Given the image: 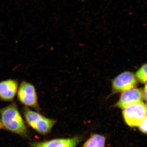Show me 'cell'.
Here are the masks:
<instances>
[{
    "mask_svg": "<svg viewBox=\"0 0 147 147\" xmlns=\"http://www.w3.org/2000/svg\"><path fill=\"white\" fill-rule=\"evenodd\" d=\"M0 117L1 127L22 136L26 135V127L15 102L0 109Z\"/></svg>",
    "mask_w": 147,
    "mask_h": 147,
    "instance_id": "6da1fadb",
    "label": "cell"
},
{
    "mask_svg": "<svg viewBox=\"0 0 147 147\" xmlns=\"http://www.w3.org/2000/svg\"><path fill=\"white\" fill-rule=\"evenodd\" d=\"M24 113L29 126L41 134H45L49 132L56 123V121L47 118L28 108H24Z\"/></svg>",
    "mask_w": 147,
    "mask_h": 147,
    "instance_id": "7a4b0ae2",
    "label": "cell"
},
{
    "mask_svg": "<svg viewBox=\"0 0 147 147\" xmlns=\"http://www.w3.org/2000/svg\"><path fill=\"white\" fill-rule=\"evenodd\" d=\"M123 115L129 126L138 127L147 117V104L142 101L129 105L123 109Z\"/></svg>",
    "mask_w": 147,
    "mask_h": 147,
    "instance_id": "3957f363",
    "label": "cell"
},
{
    "mask_svg": "<svg viewBox=\"0 0 147 147\" xmlns=\"http://www.w3.org/2000/svg\"><path fill=\"white\" fill-rule=\"evenodd\" d=\"M18 99L27 107L37 109L38 100L36 90L31 83L23 81L20 83L17 93Z\"/></svg>",
    "mask_w": 147,
    "mask_h": 147,
    "instance_id": "277c9868",
    "label": "cell"
},
{
    "mask_svg": "<svg viewBox=\"0 0 147 147\" xmlns=\"http://www.w3.org/2000/svg\"><path fill=\"white\" fill-rule=\"evenodd\" d=\"M137 83V79L134 73L130 71H124L116 76L113 80L112 92L113 94L122 92L135 88Z\"/></svg>",
    "mask_w": 147,
    "mask_h": 147,
    "instance_id": "5b68a950",
    "label": "cell"
},
{
    "mask_svg": "<svg viewBox=\"0 0 147 147\" xmlns=\"http://www.w3.org/2000/svg\"><path fill=\"white\" fill-rule=\"evenodd\" d=\"M144 99L142 89L132 88L121 93L119 99L116 103V107L124 109L129 105L142 102Z\"/></svg>",
    "mask_w": 147,
    "mask_h": 147,
    "instance_id": "8992f818",
    "label": "cell"
},
{
    "mask_svg": "<svg viewBox=\"0 0 147 147\" xmlns=\"http://www.w3.org/2000/svg\"><path fill=\"white\" fill-rule=\"evenodd\" d=\"M18 83L16 79H8L0 82V99L11 101L17 94Z\"/></svg>",
    "mask_w": 147,
    "mask_h": 147,
    "instance_id": "52a82bcc",
    "label": "cell"
},
{
    "mask_svg": "<svg viewBox=\"0 0 147 147\" xmlns=\"http://www.w3.org/2000/svg\"><path fill=\"white\" fill-rule=\"evenodd\" d=\"M80 139L76 137L71 139H56L47 142H36L32 144V147H76Z\"/></svg>",
    "mask_w": 147,
    "mask_h": 147,
    "instance_id": "ba28073f",
    "label": "cell"
},
{
    "mask_svg": "<svg viewBox=\"0 0 147 147\" xmlns=\"http://www.w3.org/2000/svg\"><path fill=\"white\" fill-rule=\"evenodd\" d=\"M105 137L99 134H93L83 147H105Z\"/></svg>",
    "mask_w": 147,
    "mask_h": 147,
    "instance_id": "9c48e42d",
    "label": "cell"
},
{
    "mask_svg": "<svg viewBox=\"0 0 147 147\" xmlns=\"http://www.w3.org/2000/svg\"><path fill=\"white\" fill-rule=\"evenodd\" d=\"M135 76L139 82L143 84H147V63L140 67Z\"/></svg>",
    "mask_w": 147,
    "mask_h": 147,
    "instance_id": "30bf717a",
    "label": "cell"
},
{
    "mask_svg": "<svg viewBox=\"0 0 147 147\" xmlns=\"http://www.w3.org/2000/svg\"><path fill=\"white\" fill-rule=\"evenodd\" d=\"M138 127L142 132L147 134V117L142 121Z\"/></svg>",
    "mask_w": 147,
    "mask_h": 147,
    "instance_id": "8fae6325",
    "label": "cell"
},
{
    "mask_svg": "<svg viewBox=\"0 0 147 147\" xmlns=\"http://www.w3.org/2000/svg\"><path fill=\"white\" fill-rule=\"evenodd\" d=\"M143 96L144 100L146 101L147 104V84H146L143 90Z\"/></svg>",
    "mask_w": 147,
    "mask_h": 147,
    "instance_id": "7c38bea8",
    "label": "cell"
},
{
    "mask_svg": "<svg viewBox=\"0 0 147 147\" xmlns=\"http://www.w3.org/2000/svg\"><path fill=\"white\" fill-rule=\"evenodd\" d=\"M1 124H0V128H1Z\"/></svg>",
    "mask_w": 147,
    "mask_h": 147,
    "instance_id": "4fadbf2b",
    "label": "cell"
}]
</instances>
